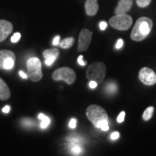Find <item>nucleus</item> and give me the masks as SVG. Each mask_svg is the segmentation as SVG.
Listing matches in <instances>:
<instances>
[{
    "instance_id": "1",
    "label": "nucleus",
    "mask_w": 156,
    "mask_h": 156,
    "mask_svg": "<svg viewBox=\"0 0 156 156\" xmlns=\"http://www.w3.org/2000/svg\"><path fill=\"white\" fill-rule=\"evenodd\" d=\"M86 116L96 128L105 132L109 129L108 116L101 106L98 105L89 106L86 110Z\"/></svg>"
},
{
    "instance_id": "2",
    "label": "nucleus",
    "mask_w": 156,
    "mask_h": 156,
    "mask_svg": "<svg viewBox=\"0 0 156 156\" xmlns=\"http://www.w3.org/2000/svg\"><path fill=\"white\" fill-rule=\"evenodd\" d=\"M153 26L152 20L147 17H140L133 27L131 38L134 41H142L151 34Z\"/></svg>"
},
{
    "instance_id": "3",
    "label": "nucleus",
    "mask_w": 156,
    "mask_h": 156,
    "mask_svg": "<svg viewBox=\"0 0 156 156\" xmlns=\"http://www.w3.org/2000/svg\"><path fill=\"white\" fill-rule=\"evenodd\" d=\"M106 73V65L103 62H96L91 64L87 68L86 77L89 81H95L97 83H101L104 80Z\"/></svg>"
},
{
    "instance_id": "4",
    "label": "nucleus",
    "mask_w": 156,
    "mask_h": 156,
    "mask_svg": "<svg viewBox=\"0 0 156 156\" xmlns=\"http://www.w3.org/2000/svg\"><path fill=\"white\" fill-rule=\"evenodd\" d=\"M28 76L32 81L38 82L42 79L41 62L37 57H31L27 61Z\"/></svg>"
},
{
    "instance_id": "5",
    "label": "nucleus",
    "mask_w": 156,
    "mask_h": 156,
    "mask_svg": "<svg viewBox=\"0 0 156 156\" xmlns=\"http://www.w3.org/2000/svg\"><path fill=\"white\" fill-rule=\"evenodd\" d=\"M133 20L127 14L115 15L109 20V23L113 28L119 30H126L132 26Z\"/></svg>"
},
{
    "instance_id": "6",
    "label": "nucleus",
    "mask_w": 156,
    "mask_h": 156,
    "mask_svg": "<svg viewBox=\"0 0 156 156\" xmlns=\"http://www.w3.org/2000/svg\"><path fill=\"white\" fill-rule=\"evenodd\" d=\"M52 78L56 81L64 80L68 85H72L76 80V73L71 68L64 67L55 70L52 74Z\"/></svg>"
},
{
    "instance_id": "7",
    "label": "nucleus",
    "mask_w": 156,
    "mask_h": 156,
    "mask_svg": "<svg viewBox=\"0 0 156 156\" xmlns=\"http://www.w3.org/2000/svg\"><path fill=\"white\" fill-rule=\"evenodd\" d=\"M15 55L12 51H0V69L9 70L14 67Z\"/></svg>"
},
{
    "instance_id": "8",
    "label": "nucleus",
    "mask_w": 156,
    "mask_h": 156,
    "mask_svg": "<svg viewBox=\"0 0 156 156\" xmlns=\"http://www.w3.org/2000/svg\"><path fill=\"white\" fill-rule=\"evenodd\" d=\"M83 140L77 135H71L67 139V147L69 153L72 155H77L83 153V148L82 145Z\"/></svg>"
},
{
    "instance_id": "9",
    "label": "nucleus",
    "mask_w": 156,
    "mask_h": 156,
    "mask_svg": "<svg viewBox=\"0 0 156 156\" xmlns=\"http://www.w3.org/2000/svg\"><path fill=\"white\" fill-rule=\"evenodd\" d=\"M93 33L88 29H83L80 33L78 39V51H84L88 48L92 40Z\"/></svg>"
},
{
    "instance_id": "10",
    "label": "nucleus",
    "mask_w": 156,
    "mask_h": 156,
    "mask_svg": "<svg viewBox=\"0 0 156 156\" xmlns=\"http://www.w3.org/2000/svg\"><path fill=\"white\" fill-rule=\"evenodd\" d=\"M139 79L142 83L147 85H153L156 83V75L153 69L143 67L139 73Z\"/></svg>"
},
{
    "instance_id": "11",
    "label": "nucleus",
    "mask_w": 156,
    "mask_h": 156,
    "mask_svg": "<svg viewBox=\"0 0 156 156\" xmlns=\"http://www.w3.org/2000/svg\"><path fill=\"white\" fill-rule=\"evenodd\" d=\"M13 25L5 20H0V42H2L11 34Z\"/></svg>"
},
{
    "instance_id": "12",
    "label": "nucleus",
    "mask_w": 156,
    "mask_h": 156,
    "mask_svg": "<svg viewBox=\"0 0 156 156\" xmlns=\"http://www.w3.org/2000/svg\"><path fill=\"white\" fill-rule=\"evenodd\" d=\"M133 5V0H119L116 9L115 15L126 14Z\"/></svg>"
},
{
    "instance_id": "13",
    "label": "nucleus",
    "mask_w": 156,
    "mask_h": 156,
    "mask_svg": "<svg viewBox=\"0 0 156 156\" xmlns=\"http://www.w3.org/2000/svg\"><path fill=\"white\" fill-rule=\"evenodd\" d=\"M59 55V51L57 48H49L45 50L43 53V56L45 58V64L47 66H51L55 62Z\"/></svg>"
},
{
    "instance_id": "14",
    "label": "nucleus",
    "mask_w": 156,
    "mask_h": 156,
    "mask_svg": "<svg viewBox=\"0 0 156 156\" xmlns=\"http://www.w3.org/2000/svg\"><path fill=\"white\" fill-rule=\"evenodd\" d=\"M85 12L88 16H94L99 9L98 0H86L85 5Z\"/></svg>"
},
{
    "instance_id": "15",
    "label": "nucleus",
    "mask_w": 156,
    "mask_h": 156,
    "mask_svg": "<svg viewBox=\"0 0 156 156\" xmlns=\"http://www.w3.org/2000/svg\"><path fill=\"white\" fill-rule=\"evenodd\" d=\"M10 96L11 92L8 85L2 78H0V100H7Z\"/></svg>"
},
{
    "instance_id": "16",
    "label": "nucleus",
    "mask_w": 156,
    "mask_h": 156,
    "mask_svg": "<svg viewBox=\"0 0 156 156\" xmlns=\"http://www.w3.org/2000/svg\"><path fill=\"white\" fill-rule=\"evenodd\" d=\"M75 43V38L73 37H69V38H66L63 39L61 42H60V47L64 49H67V48H71L73 45Z\"/></svg>"
},
{
    "instance_id": "17",
    "label": "nucleus",
    "mask_w": 156,
    "mask_h": 156,
    "mask_svg": "<svg viewBox=\"0 0 156 156\" xmlns=\"http://www.w3.org/2000/svg\"><path fill=\"white\" fill-rule=\"evenodd\" d=\"M38 119L41 120V129H46L49 125L51 120L46 115H44V114H40L38 115Z\"/></svg>"
},
{
    "instance_id": "18",
    "label": "nucleus",
    "mask_w": 156,
    "mask_h": 156,
    "mask_svg": "<svg viewBox=\"0 0 156 156\" xmlns=\"http://www.w3.org/2000/svg\"><path fill=\"white\" fill-rule=\"evenodd\" d=\"M154 112V108L153 106H150L145 109V111L143 113V115H142V119H143L145 121H148L151 119L152 116H153Z\"/></svg>"
},
{
    "instance_id": "19",
    "label": "nucleus",
    "mask_w": 156,
    "mask_h": 156,
    "mask_svg": "<svg viewBox=\"0 0 156 156\" xmlns=\"http://www.w3.org/2000/svg\"><path fill=\"white\" fill-rule=\"evenodd\" d=\"M106 90L107 93H110V94H114L117 90L116 84L114 83H108L106 86Z\"/></svg>"
},
{
    "instance_id": "20",
    "label": "nucleus",
    "mask_w": 156,
    "mask_h": 156,
    "mask_svg": "<svg viewBox=\"0 0 156 156\" xmlns=\"http://www.w3.org/2000/svg\"><path fill=\"white\" fill-rule=\"evenodd\" d=\"M152 0H136V2L137 6H139L141 8H145L149 6L150 4L151 3Z\"/></svg>"
},
{
    "instance_id": "21",
    "label": "nucleus",
    "mask_w": 156,
    "mask_h": 156,
    "mask_svg": "<svg viewBox=\"0 0 156 156\" xmlns=\"http://www.w3.org/2000/svg\"><path fill=\"white\" fill-rule=\"evenodd\" d=\"M21 38V34L20 33H15V34L12 36L11 38V42L12 43H17L19 41V40Z\"/></svg>"
},
{
    "instance_id": "22",
    "label": "nucleus",
    "mask_w": 156,
    "mask_h": 156,
    "mask_svg": "<svg viewBox=\"0 0 156 156\" xmlns=\"http://www.w3.org/2000/svg\"><path fill=\"white\" fill-rule=\"evenodd\" d=\"M23 124L27 126H30L34 125V121L30 119H25L23 121Z\"/></svg>"
},
{
    "instance_id": "23",
    "label": "nucleus",
    "mask_w": 156,
    "mask_h": 156,
    "mask_svg": "<svg viewBox=\"0 0 156 156\" xmlns=\"http://www.w3.org/2000/svg\"><path fill=\"white\" fill-rule=\"evenodd\" d=\"M124 117H125V112H122L117 117V122L118 123H122L124 122Z\"/></svg>"
},
{
    "instance_id": "24",
    "label": "nucleus",
    "mask_w": 156,
    "mask_h": 156,
    "mask_svg": "<svg viewBox=\"0 0 156 156\" xmlns=\"http://www.w3.org/2000/svg\"><path fill=\"white\" fill-rule=\"evenodd\" d=\"M77 62L81 66H85L87 64V62H85L83 60V56L80 55L77 58Z\"/></svg>"
},
{
    "instance_id": "25",
    "label": "nucleus",
    "mask_w": 156,
    "mask_h": 156,
    "mask_svg": "<svg viewBox=\"0 0 156 156\" xmlns=\"http://www.w3.org/2000/svg\"><path fill=\"white\" fill-rule=\"evenodd\" d=\"M76 125H77V120L74 118L72 119L69 123V126L71 129H75L76 127Z\"/></svg>"
},
{
    "instance_id": "26",
    "label": "nucleus",
    "mask_w": 156,
    "mask_h": 156,
    "mask_svg": "<svg viewBox=\"0 0 156 156\" xmlns=\"http://www.w3.org/2000/svg\"><path fill=\"white\" fill-rule=\"evenodd\" d=\"M107 25H108V24H107L106 22H105V21H101V22L99 23V28H100L101 30H105L107 28Z\"/></svg>"
},
{
    "instance_id": "27",
    "label": "nucleus",
    "mask_w": 156,
    "mask_h": 156,
    "mask_svg": "<svg viewBox=\"0 0 156 156\" xmlns=\"http://www.w3.org/2000/svg\"><path fill=\"white\" fill-rule=\"evenodd\" d=\"M119 136H120V134L118 132H113V133L111 134L110 138L112 140H116L118 139L119 137Z\"/></svg>"
},
{
    "instance_id": "28",
    "label": "nucleus",
    "mask_w": 156,
    "mask_h": 156,
    "mask_svg": "<svg viewBox=\"0 0 156 156\" xmlns=\"http://www.w3.org/2000/svg\"><path fill=\"white\" fill-rule=\"evenodd\" d=\"M123 44H124V42H123L122 39H121V38L119 39L116 42V48H117V49H119V48H121L123 46Z\"/></svg>"
},
{
    "instance_id": "29",
    "label": "nucleus",
    "mask_w": 156,
    "mask_h": 156,
    "mask_svg": "<svg viewBox=\"0 0 156 156\" xmlns=\"http://www.w3.org/2000/svg\"><path fill=\"white\" fill-rule=\"evenodd\" d=\"M98 83L95 81H89V87L91 89H95L97 87Z\"/></svg>"
},
{
    "instance_id": "30",
    "label": "nucleus",
    "mask_w": 156,
    "mask_h": 156,
    "mask_svg": "<svg viewBox=\"0 0 156 156\" xmlns=\"http://www.w3.org/2000/svg\"><path fill=\"white\" fill-rule=\"evenodd\" d=\"M59 40H60V36H56L55 38H54L53 43H52L54 46H57V45L59 44Z\"/></svg>"
},
{
    "instance_id": "31",
    "label": "nucleus",
    "mask_w": 156,
    "mask_h": 156,
    "mask_svg": "<svg viewBox=\"0 0 156 156\" xmlns=\"http://www.w3.org/2000/svg\"><path fill=\"white\" fill-rule=\"evenodd\" d=\"M9 111H10V107H9V106H5L2 108V112L5 113V114H7V113H9Z\"/></svg>"
},
{
    "instance_id": "32",
    "label": "nucleus",
    "mask_w": 156,
    "mask_h": 156,
    "mask_svg": "<svg viewBox=\"0 0 156 156\" xmlns=\"http://www.w3.org/2000/svg\"><path fill=\"white\" fill-rule=\"evenodd\" d=\"M19 75L21 77L23 78V79H27V78H28V76L26 74H25L24 72H23V71H20L19 72Z\"/></svg>"
}]
</instances>
